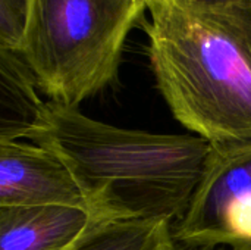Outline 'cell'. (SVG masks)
<instances>
[{
  "mask_svg": "<svg viewBox=\"0 0 251 250\" xmlns=\"http://www.w3.org/2000/svg\"><path fill=\"white\" fill-rule=\"evenodd\" d=\"M29 141L60 158L104 220L172 225L185 214L210 150L209 141L191 133L121 128L53 100Z\"/></svg>",
  "mask_w": 251,
  "mask_h": 250,
  "instance_id": "1",
  "label": "cell"
},
{
  "mask_svg": "<svg viewBox=\"0 0 251 250\" xmlns=\"http://www.w3.org/2000/svg\"><path fill=\"white\" fill-rule=\"evenodd\" d=\"M149 10L150 66L174 118L210 144L251 140V0Z\"/></svg>",
  "mask_w": 251,
  "mask_h": 250,
  "instance_id": "2",
  "label": "cell"
},
{
  "mask_svg": "<svg viewBox=\"0 0 251 250\" xmlns=\"http://www.w3.org/2000/svg\"><path fill=\"white\" fill-rule=\"evenodd\" d=\"M146 0H29L19 55L49 100L79 108L109 87Z\"/></svg>",
  "mask_w": 251,
  "mask_h": 250,
  "instance_id": "3",
  "label": "cell"
},
{
  "mask_svg": "<svg viewBox=\"0 0 251 250\" xmlns=\"http://www.w3.org/2000/svg\"><path fill=\"white\" fill-rule=\"evenodd\" d=\"M172 242L188 250H251V140L210 144Z\"/></svg>",
  "mask_w": 251,
  "mask_h": 250,
  "instance_id": "4",
  "label": "cell"
},
{
  "mask_svg": "<svg viewBox=\"0 0 251 250\" xmlns=\"http://www.w3.org/2000/svg\"><path fill=\"white\" fill-rule=\"evenodd\" d=\"M50 205L91 209L69 168L51 150L26 140L0 141V208Z\"/></svg>",
  "mask_w": 251,
  "mask_h": 250,
  "instance_id": "5",
  "label": "cell"
},
{
  "mask_svg": "<svg viewBox=\"0 0 251 250\" xmlns=\"http://www.w3.org/2000/svg\"><path fill=\"white\" fill-rule=\"evenodd\" d=\"M101 215L75 206L0 208V250H68Z\"/></svg>",
  "mask_w": 251,
  "mask_h": 250,
  "instance_id": "6",
  "label": "cell"
},
{
  "mask_svg": "<svg viewBox=\"0 0 251 250\" xmlns=\"http://www.w3.org/2000/svg\"><path fill=\"white\" fill-rule=\"evenodd\" d=\"M38 90L37 78L19 52L0 49V141L31 140L47 105Z\"/></svg>",
  "mask_w": 251,
  "mask_h": 250,
  "instance_id": "7",
  "label": "cell"
},
{
  "mask_svg": "<svg viewBox=\"0 0 251 250\" xmlns=\"http://www.w3.org/2000/svg\"><path fill=\"white\" fill-rule=\"evenodd\" d=\"M171 243L169 221H106L93 225L68 250H165Z\"/></svg>",
  "mask_w": 251,
  "mask_h": 250,
  "instance_id": "8",
  "label": "cell"
},
{
  "mask_svg": "<svg viewBox=\"0 0 251 250\" xmlns=\"http://www.w3.org/2000/svg\"><path fill=\"white\" fill-rule=\"evenodd\" d=\"M28 6L29 0H0V49L19 50Z\"/></svg>",
  "mask_w": 251,
  "mask_h": 250,
  "instance_id": "9",
  "label": "cell"
},
{
  "mask_svg": "<svg viewBox=\"0 0 251 250\" xmlns=\"http://www.w3.org/2000/svg\"><path fill=\"white\" fill-rule=\"evenodd\" d=\"M171 1L184 7H212V6L226 4L235 0H171Z\"/></svg>",
  "mask_w": 251,
  "mask_h": 250,
  "instance_id": "10",
  "label": "cell"
},
{
  "mask_svg": "<svg viewBox=\"0 0 251 250\" xmlns=\"http://www.w3.org/2000/svg\"><path fill=\"white\" fill-rule=\"evenodd\" d=\"M165 250H188V249H182V248L176 246V245H175V243L172 242V243H171V245H169V246H168V248H166ZM219 250H222V249H219Z\"/></svg>",
  "mask_w": 251,
  "mask_h": 250,
  "instance_id": "11",
  "label": "cell"
},
{
  "mask_svg": "<svg viewBox=\"0 0 251 250\" xmlns=\"http://www.w3.org/2000/svg\"><path fill=\"white\" fill-rule=\"evenodd\" d=\"M146 1H147V4L150 6L151 3H154V1H159V0H146Z\"/></svg>",
  "mask_w": 251,
  "mask_h": 250,
  "instance_id": "12",
  "label": "cell"
}]
</instances>
